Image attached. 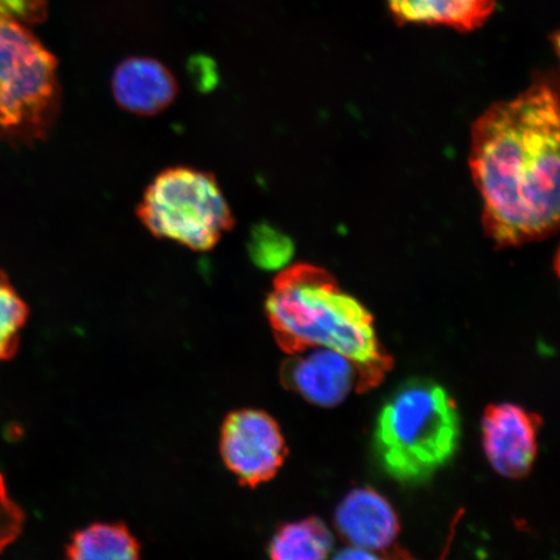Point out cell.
Segmentation results:
<instances>
[{
  "instance_id": "6da1fadb",
  "label": "cell",
  "mask_w": 560,
  "mask_h": 560,
  "mask_svg": "<svg viewBox=\"0 0 560 560\" xmlns=\"http://www.w3.org/2000/svg\"><path fill=\"white\" fill-rule=\"evenodd\" d=\"M470 170L482 198V225L497 247L542 241L559 225L558 93L537 82L492 105L472 126Z\"/></svg>"
},
{
  "instance_id": "7a4b0ae2",
  "label": "cell",
  "mask_w": 560,
  "mask_h": 560,
  "mask_svg": "<svg viewBox=\"0 0 560 560\" xmlns=\"http://www.w3.org/2000/svg\"><path fill=\"white\" fill-rule=\"evenodd\" d=\"M266 315L285 354L325 348L353 361L361 374L359 394L376 388L394 369L373 315L318 266L296 264L280 270L266 300Z\"/></svg>"
},
{
  "instance_id": "3957f363",
  "label": "cell",
  "mask_w": 560,
  "mask_h": 560,
  "mask_svg": "<svg viewBox=\"0 0 560 560\" xmlns=\"http://www.w3.org/2000/svg\"><path fill=\"white\" fill-rule=\"evenodd\" d=\"M457 402L443 385L411 380L377 415L374 452L389 478L423 485L457 454L462 435Z\"/></svg>"
},
{
  "instance_id": "277c9868",
  "label": "cell",
  "mask_w": 560,
  "mask_h": 560,
  "mask_svg": "<svg viewBox=\"0 0 560 560\" xmlns=\"http://www.w3.org/2000/svg\"><path fill=\"white\" fill-rule=\"evenodd\" d=\"M137 215L153 236L196 252L213 249L235 226L214 175L190 166L161 172L147 187Z\"/></svg>"
},
{
  "instance_id": "5b68a950",
  "label": "cell",
  "mask_w": 560,
  "mask_h": 560,
  "mask_svg": "<svg viewBox=\"0 0 560 560\" xmlns=\"http://www.w3.org/2000/svg\"><path fill=\"white\" fill-rule=\"evenodd\" d=\"M58 62L27 26L0 21V142L47 136L58 109Z\"/></svg>"
},
{
  "instance_id": "8992f818",
  "label": "cell",
  "mask_w": 560,
  "mask_h": 560,
  "mask_svg": "<svg viewBox=\"0 0 560 560\" xmlns=\"http://www.w3.org/2000/svg\"><path fill=\"white\" fill-rule=\"evenodd\" d=\"M223 464L244 487L256 488L276 478L289 447L275 418L257 409L230 412L221 427Z\"/></svg>"
},
{
  "instance_id": "52a82bcc",
  "label": "cell",
  "mask_w": 560,
  "mask_h": 560,
  "mask_svg": "<svg viewBox=\"0 0 560 560\" xmlns=\"http://www.w3.org/2000/svg\"><path fill=\"white\" fill-rule=\"evenodd\" d=\"M544 420L521 405H488L481 418L482 447L490 466L506 479L528 476L538 454Z\"/></svg>"
},
{
  "instance_id": "ba28073f",
  "label": "cell",
  "mask_w": 560,
  "mask_h": 560,
  "mask_svg": "<svg viewBox=\"0 0 560 560\" xmlns=\"http://www.w3.org/2000/svg\"><path fill=\"white\" fill-rule=\"evenodd\" d=\"M280 383L312 405L334 408L353 390L359 394L361 374L348 357L331 349L311 348L289 355L280 368Z\"/></svg>"
},
{
  "instance_id": "9c48e42d",
  "label": "cell",
  "mask_w": 560,
  "mask_h": 560,
  "mask_svg": "<svg viewBox=\"0 0 560 560\" xmlns=\"http://www.w3.org/2000/svg\"><path fill=\"white\" fill-rule=\"evenodd\" d=\"M335 527L349 546L383 552L394 546L400 521L384 495L371 488H355L340 502Z\"/></svg>"
},
{
  "instance_id": "30bf717a",
  "label": "cell",
  "mask_w": 560,
  "mask_h": 560,
  "mask_svg": "<svg viewBox=\"0 0 560 560\" xmlns=\"http://www.w3.org/2000/svg\"><path fill=\"white\" fill-rule=\"evenodd\" d=\"M112 91L117 104L130 114L155 116L170 107L178 88L173 74L161 62L131 58L116 68Z\"/></svg>"
},
{
  "instance_id": "8fae6325",
  "label": "cell",
  "mask_w": 560,
  "mask_h": 560,
  "mask_svg": "<svg viewBox=\"0 0 560 560\" xmlns=\"http://www.w3.org/2000/svg\"><path fill=\"white\" fill-rule=\"evenodd\" d=\"M394 15L405 23L446 25L472 31L492 15L494 0H388Z\"/></svg>"
},
{
  "instance_id": "7c38bea8",
  "label": "cell",
  "mask_w": 560,
  "mask_h": 560,
  "mask_svg": "<svg viewBox=\"0 0 560 560\" xmlns=\"http://www.w3.org/2000/svg\"><path fill=\"white\" fill-rule=\"evenodd\" d=\"M67 560H140V545L122 523H95L75 532Z\"/></svg>"
},
{
  "instance_id": "4fadbf2b",
  "label": "cell",
  "mask_w": 560,
  "mask_h": 560,
  "mask_svg": "<svg viewBox=\"0 0 560 560\" xmlns=\"http://www.w3.org/2000/svg\"><path fill=\"white\" fill-rule=\"evenodd\" d=\"M330 528L319 517L282 525L272 536L270 560H328L334 550Z\"/></svg>"
},
{
  "instance_id": "5bb4252c",
  "label": "cell",
  "mask_w": 560,
  "mask_h": 560,
  "mask_svg": "<svg viewBox=\"0 0 560 560\" xmlns=\"http://www.w3.org/2000/svg\"><path fill=\"white\" fill-rule=\"evenodd\" d=\"M27 317L30 307L0 271V362L10 361L18 354Z\"/></svg>"
},
{
  "instance_id": "9a60e30c",
  "label": "cell",
  "mask_w": 560,
  "mask_h": 560,
  "mask_svg": "<svg viewBox=\"0 0 560 560\" xmlns=\"http://www.w3.org/2000/svg\"><path fill=\"white\" fill-rule=\"evenodd\" d=\"M248 249L252 261L264 270H282L295 252L290 237L269 225L252 231Z\"/></svg>"
},
{
  "instance_id": "2e32d148",
  "label": "cell",
  "mask_w": 560,
  "mask_h": 560,
  "mask_svg": "<svg viewBox=\"0 0 560 560\" xmlns=\"http://www.w3.org/2000/svg\"><path fill=\"white\" fill-rule=\"evenodd\" d=\"M25 523L24 510L13 499L4 475L0 471V556L23 535Z\"/></svg>"
},
{
  "instance_id": "e0dca14e",
  "label": "cell",
  "mask_w": 560,
  "mask_h": 560,
  "mask_svg": "<svg viewBox=\"0 0 560 560\" xmlns=\"http://www.w3.org/2000/svg\"><path fill=\"white\" fill-rule=\"evenodd\" d=\"M46 15V0H0V21L21 25L39 23Z\"/></svg>"
},
{
  "instance_id": "ac0fdd59",
  "label": "cell",
  "mask_w": 560,
  "mask_h": 560,
  "mask_svg": "<svg viewBox=\"0 0 560 560\" xmlns=\"http://www.w3.org/2000/svg\"><path fill=\"white\" fill-rule=\"evenodd\" d=\"M331 560H388L385 557L384 551L377 552L373 550L355 548V546H349V548L342 549L336 552Z\"/></svg>"
},
{
  "instance_id": "d6986e66",
  "label": "cell",
  "mask_w": 560,
  "mask_h": 560,
  "mask_svg": "<svg viewBox=\"0 0 560 560\" xmlns=\"http://www.w3.org/2000/svg\"><path fill=\"white\" fill-rule=\"evenodd\" d=\"M455 529L457 528H452L451 536L447 538L446 549H444L443 557H441L439 560H445L446 556L450 555L451 544ZM384 555L388 560H419L415 556L410 555L408 550L401 548V546H392L390 549L384 551Z\"/></svg>"
}]
</instances>
